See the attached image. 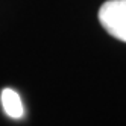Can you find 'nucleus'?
Here are the masks:
<instances>
[{"label": "nucleus", "instance_id": "nucleus-1", "mask_svg": "<svg viewBox=\"0 0 126 126\" xmlns=\"http://www.w3.org/2000/svg\"><path fill=\"white\" fill-rule=\"evenodd\" d=\"M99 20L108 33L126 43V0H108L99 11Z\"/></svg>", "mask_w": 126, "mask_h": 126}, {"label": "nucleus", "instance_id": "nucleus-2", "mask_svg": "<svg viewBox=\"0 0 126 126\" xmlns=\"http://www.w3.org/2000/svg\"><path fill=\"white\" fill-rule=\"evenodd\" d=\"M0 99H2V106L8 115L12 117V119H21L24 114V108L18 93L14 91L12 88H5Z\"/></svg>", "mask_w": 126, "mask_h": 126}]
</instances>
